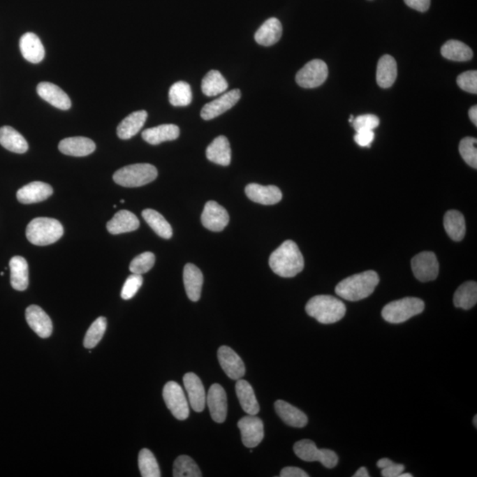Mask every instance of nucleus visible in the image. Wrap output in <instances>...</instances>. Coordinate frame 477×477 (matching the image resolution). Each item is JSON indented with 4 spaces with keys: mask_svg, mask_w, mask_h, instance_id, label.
<instances>
[{
    "mask_svg": "<svg viewBox=\"0 0 477 477\" xmlns=\"http://www.w3.org/2000/svg\"><path fill=\"white\" fill-rule=\"evenodd\" d=\"M269 265L277 275L293 278L304 268V259L295 242L286 241L272 252Z\"/></svg>",
    "mask_w": 477,
    "mask_h": 477,
    "instance_id": "1",
    "label": "nucleus"
},
{
    "mask_svg": "<svg viewBox=\"0 0 477 477\" xmlns=\"http://www.w3.org/2000/svg\"><path fill=\"white\" fill-rule=\"evenodd\" d=\"M379 283L378 273L367 271L348 277L337 285L335 292L349 302H358L372 295Z\"/></svg>",
    "mask_w": 477,
    "mask_h": 477,
    "instance_id": "2",
    "label": "nucleus"
},
{
    "mask_svg": "<svg viewBox=\"0 0 477 477\" xmlns=\"http://www.w3.org/2000/svg\"><path fill=\"white\" fill-rule=\"evenodd\" d=\"M346 306L340 300L331 295H316L306 305V312L323 325L339 322L346 315Z\"/></svg>",
    "mask_w": 477,
    "mask_h": 477,
    "instance_id": "3",
    "label": "nucleus"
},
{
    "mask_svg": "<svg viewBox=\"0 0 477 477\" xmlns=\"http://www.w3.org/2000/svg\"><path fill=\"white\" fill-rule=\"evenodd\" d=\"M64 233V228L58 220L50 218H36L29 223L26 236L29 242L36 246H47L58 242Z\"/></svg>",
    "mask_w": 477,
    "mask_h": 477,
    "instance_id": "4",
    "label": "nucleus"
},
{
    "mask_svg": "<svg viewBox=\"0 0 477 477\" xmlns=\"http://www.w3.org/2000/svg\"><path fill=\"white\" fill-rule=\"evenodd\" d=\"M158 170L149 163H135L125 166L113 175V181L126 188H138L155 181Z\"/></svg>",
    "mask_w": 477,
    "mask_h": 477,
    "instance_id": "5",
    "label": "nucleus"
},
{
    "mask_svg": "<svg viewBox=\"0 0 477 477\" xmlns=\"http://www.w3.org/2000/svg\"><path fill=\"white\" fill-rule=\"evenodd\" d=\"M425 302L416 297H406L388 303L382 310L383 318L391 323H402L425 310Z\"/></svg>",
    "mask_w": 477,
    "mask_h": 477,
    "instance_id": "6",
    "label": "nucleus"
},
{
    "mask_svg": "<svg viewBox=\"0 0 477 477\" xmlns=\"http://www.w3.org/2000/svg\"><path fill=\"white\" fill-rule=\"evenodd\" d=\"M297 457L304 462H319L327 469L335 468L339 462V457L332 450L318 449L316 443L309 439H302L293 446Z\"/></svg>",
    "mask_w": 477,
    "mask_h": 477,
    "instance_id": "7",
    "label": "nucleus"
},
{
    "mask_svg": "<svg viewBox=\"0 0 477 477\" xmlns=\"http://www.w3.org/2000/svg\"><path fill=\"white\" fill-rule=\"evenodd\" d=\"M163 398L166 405L176 419L186 420L189 416L188 399L178 383L170 381L163 389Z\"/></svg>",
    "mask_w": 477,
    "mask_h": 477,
    "instance_id": "8",
    "label": "nucleus"
},
{
    "mask_svg": "<svg viewBox=\"0 0 477 477\" xmlns=\"http://www.w3.org/2000/svg\"><path fill=\"white\" fill-rule=\"evenodd\" d=\"M328 76V68L321 59H313L307 63L296 75V82L304 89L321 86Z\"/></svg>",
    "mask_w": 477,
    "mask_h": 477,
    "instance_id": "9",
    "label": "nucleus"
},
{
    "mask_svg": "<svg viewBox=\"0 0 477 477\" xmlns=\"http://www.w3.org/2000/svg\"><path fill=\"white\" fill-rule=\"evenodd\" d=\"M413 275L420 281L428 282L435 280L439 272L438 258L433 252L425 251L412 259Z\"/></svg>",
    "mask_w": 477,
    "mask_h": 477,
    "instance_id": "10",
    "label": "nucleus"
},
{
    "mask_svg": "<svg viewBox=\"0 0 477 477\" xmlns=\"http://www.w3.org/2000/svg\"><path fill=\"white\" fill-rule=\"evenodd\" d=\"M241 430L243 445L249 448H254L263 441L265 436L263 423L259 417L248 415L242 417L238 422Z\"/></svg>",
    "mask_w": 477,
    "mask_h": 477,
    "instance_id": "11",
    "label": "nucleus"
},
{
    "mask_svg": "<svg viewBox=\"0 0 477 477\" xmlns=\"http://www.w3.org/2000/svg\"><path fill=\"white\" fill-rule=\"evenodd\" d=\"M242 93L240 89H235L220 96L214 101L206 103L201 111V117L205 121H210L228 112L241 99Z\"/></svg>",
    "mask_w": 477,
    "mask_h": 477,
    "instance_id": "12",
    "label": "nucleus"
},
{
    "mask_svg": "<svg viewBox=\"0 0 477 477\" xmlns=\"http://www.w3.org/2000/svg\"><path fill=\"white\" fill-rule=\"evenodd\" d=\"M218 358L220 366L228 375V378L233 380H239L244 376L246 368L241 357H240L228 346H220L218 350Z\"/></svg>",
    "mask_w": 477,
    "mask_h": 477,
    "instance_id": "13",
    "label": "nucleus"
},
{
    "mask_svg": "<svg viewBox=\"0 0 477 477\" xmlns=\"http://www.w3.org/2000/svg\"><path fill=\"white\" fill-rule=\"evenodd\" d=\"M202 223L212 232H221L229 223V214L218 203L210 201L206 203L202 213Z\"/></svg>",
    "mask_w": 477,
    "mask_h": 477,
    "instance_id": "14",
    "label": "nucleus"
},
{
    "mask_svg": "<svg viewBox=\"0 0 477 477\" xmlns=\"http://www.w3.org/2000/svg\"><path fill=\"white\" fill-rule=\"evenodd\" d=\"M206 403L208 404L213 421L218 423L226 421L228 416V397L221 386L214 383L211 386L208 395H206Z\"/></svg>",
    "mask_w": 477,
    "mask_h": 477,
    "instance_id": "15",
    "label": "nucleus"
},
{
    "mask_svg": "<svg viewBox=\"0 0 477 477\" xmlns=\"http://www.w3.org/2000/svg\"><path fill=\"white\" fill-rule=\"evenodd\" d=\"M183 383L193 410L196 412L203 411L206 405V393L201 379L195 373L189 372L183 376Z\"/></svg>",
    "mask_w": 477,
    "mask_h": 477,
    "instance_id": "16",
    "label": "nucleus"
},
{
    "mask_svg": "<svg viewBox=\"0 0 477 477\" xmlns=\"http://www.w3.org/2000/svg\"><path fill=\"white\" fill-rule=\"evenodd\" d=\"M26 320L29 327L40 338L47 339L52 333V322L39 306L31 305L26 309Z\"/></svg>",
    "mask_w": 477,
    "mask_h": 477,
    "instance_id": "17",
    "label": "nucleus"
},
{
    "mask_svg": "<svg viewBox=\"0 0 477 477\" xmlns=\"http://www.w3.org/2000/svg\"><path fill=\"white\" fill-rule=\"evenodd\" d=\"M40 98L54 108L63 110L71 108L72 103L69 96L59 86L48 82H40L36 89Z\"/></svg>",
    "mask_w": 477,
    "mask_h": 477,
    "instance_id": "18",
    "label": "nucleus"
},
{
    "mask_svg": "<svg viewBox=\"0 0 477 477\" xmlns=\"http://www.w3.org/2000/svg\"><path fill=\"white\" fill-rule=\"evenodd\" d=\"M245 193L251 201L263 205H273L281 201L282 193L278 186H262L251 183L246 186Z\"/></svg>",
    "mask_w": 477,
    "mask_h": 477,
    "instance_id": "19",
    "label": "nucleus"
},
{
    "mask_svg": "<svg viewBox=\"0 0 477 477\" xmlns=\"http://www.w3.org/2000/svg\"><path fill=\"white\" fill-rule=\"evenodd\" d=\"M52 193L53 189L47 183L33 182L20 189L16 196H17L20 203H24V205H31V203L45 201Z\"/></svg>",
    "mask_w": 477,
    "mask_h": 477,
    "instance_id": "20",
    "label": "nucleus"
},
{
    "mask_svg": "<svg viewBox=\"0 0 477 477\" xmlns=\"http://www.w3.org/2000/svg\"><path fill=\"white\" fill-rule=\"evenodd\" d=\"M20 50L23 58L34 64H38L45 58V47L41 40L34 33L28 32L22 36L20 39Z\"/></svg>",
    "mask_w": 477,
    "mask_h": 477,
    "instance_id": "21",
    "label": "nucleus"
},
{
    "mask_svg": "<svg viewBox=\"0 0 477 477\" xmlns=\"http://www.w3.org/2000/svg\"><path fill=\"white\" fill-rule=\"evenodd\" d=\"M59 149L63 154L72 156H86L95 152L96 145L91 139L78 136L62 140Z\"/></svg>",
    "mask_w": 477,
    "mask_h": 477,
    "instance_id": "22",
    "label": "nucleus"
},
{
    "mask_svg": "<svg viewBox=\"0 0 477 477\" xmlns=\"http://www.w3.org/2000/svg\"><path fill=\"white\" fill-rule=\"evenodd\" d=\"M183 281H184L186 295L190 301L198 302L201 297L203 284V275L198 267L192 263L186 265L184 272H183Z\"/></svg>",
    "mask_w": 477,
    "mask_h": 477,
    "instance_id": "23",
    "label": "nucleus"
},
{
    "mask_svg": "<svg viewBox=\"0 0 477 477\" xmlns=\"http://www.w3.org/2000/svg\"><path fill=\"white\" fill-rule=\"evenodd\" d=\"M139 226L140 221L138 217L126 210L117 212L106 225L108 232L112 235H121V233L135 231Z\"/></svg>",
    "mask_w": 477,
    "mask_h": 477,
    "instance_id": "24",
    "label": "nucleus"
},
{
    "mask_svg": "<svg viewBox=\"0 0 477 477\" xmlns=\"http://www.w3.org/2000/svg\"><path fill=\"white\" fill-rule=\"evenodd\" d=\"M206 156L210 161L222 166H228L231 163L232 151L228 139L220 135L206 149Z\"/></svg>",
    "mask_w": 477,
    "mask_h": 477,
    "instance_id": "25",
    "label": "nucleus"
},
{
    "mask_svg": "<svg viewBox=\"0 0 477 477\" xmlns=\"http://www.w3.org/2000/svg\"><path fill=\"white\" fill-rule=\"evenodd\" d=\"M274 408L282 421L289 426L303 428L308 423V416L304 413L284 400H277Z\"/></svg>",
    "mask_w": 477,
    "mask_h": 477,
    "instance_id": "26",
    "label": "nucleus"
},
{
    "mask_svg": "<svg viewBox=\"0 0 477 477\" xmlns=\"http://www.w3.org/2000/svg\"><path fill=\"white\" fill-rule=\"evenodd\" d=\"M235 391L243 411L250 416L258 415L260 406L251 385L246 380H237Z\"/></svg>",
    "mask_w": 477,
    "mask_h": 477,
    "instance_id": "27",
    "label": "nucleus"
},
{
    "mask_svg": "<svg viewBox=\"0 0 477 477\" xmlns=\"http://www.w3.org/2000/svg\"><path fill=\"white\" fill-rule=\"evenodd\" d=\"M282 31V24L279 20L270 18L256 32V42L260 45L272 46L281 38Z\"/></svg>",
    "mask_w": 477,
    "mask_h": 477,
    "instance_id": "28",
    "label": "nucleus"
},
{
    "mask_svg": "<svg viewBox=\"0 0 477 477\" xmlns=\"http://www.w3.org/2000/svg\"><path fill=\"white\" fill-rule=\"evenodd\" d=\"M179 135V126L173 124L155 126V128L145 130L142 133L143 140L152 145H158L163 142L173 141V140L178 138Z\"/></svg>",
    "mask_w": 477,
    "mask_h": 477,
    "instance_id": "29",
    "label": "nucleus"
},
{
    "mask_svg": "<svg viewBox=\"0 0 477 477\" xmlns=\"http://www.w3.org/2000/svg\"><path fill=\"white\" fill-rule=\"evenodd\" d=\"M10 272H11V285L17 291H24L29 286V265L26 259L16 256L10 260Z\"/></svg>",
    "mask_w": 477,
    "mask_h": 477,
    "instance_id": "30",
    "label": "nucleus"
},
{
    "mask_svg": "<svg viewBox=\"0 0 477 477\" xmlns=\"http://www.w3.org/2000/svg\"><path fill=\"white\" fill-rule=\"evenodd\" d=\"M147 117H148V113L146 111L131 113L119 123L117 129V135L122 140L132 138L145 124Z\"/></svg>",
    "mask_w": 477,
    "mask_h": 477,
    "instance_id": "31",
    "label": "nucleus"
},
{
    "mask_svg": "<svg viewBox=\"0 0 477 477\" xmlns=\"http://www.w3.org/2000/svg\"><path fill=\"white\" fill-rule=\"evenodd\" d=\"M0 145L9 152L23 154L29 149L26 139L12 126L0 128Z\"/></svg>",
    "mask_w": 477,
    "mask_h": 477,
    "instance_id": "32",
    "label": "nucleus"
},
{
    "mask_svg": "<svg viewBox=\"0 0 477 477\" xmlns=\"http://www.w3.org/2000/svg\"><path fill=\"white\" fill-rule=\"evenodd\" d=\"M397 63L395 59L390 55H383L379 59L378 69H376V82L383 89H388L396 81Z\"/></svg>",
    "mask_w": 477,
    "mask_h": 477,
    "instance_id": "33",
    "label": "nucleus"
},
{
    "mask_svg": "<svg viewBox=\"0 0 477 477\" xmlns=\"http://www.w3.org/2000/svg\"><path fill=\"white\" fill-rule=\"evenodd\" d=\"M443 228L450 238L455 242H460L464 238L466 233V222L464 216L458 211H449L443 218Z\"/></svg>",
    "mask_w": 477,
    "mask_h": 477,
    "instance_id": "34",
    "label": "nucleus"
},
{
    "mask_svg": "<svg viewBox=\"0 0 477 477\" xmlns=\"http://www.w3.org/2000/svg\"><path fill=\"white\" fill-rule=\"evenodd\" d=\"M443 58L453 61H468L473 58V51L464 43L457 40H449L442 46Z\"/></svg>",
    "mask_w": 477,
    "mask_h": 477,
    "instance_id": "35",
    "label": "nucleus"
},
{
    "mask_svg": "<svg viewBox=\"0 0 477 477\" xmlns=\"http://www.w3.org/2000/svg\"><path fill=\"white\" fill-rule=\"evenodd\" d=\"M477 302V284L475 281L465 282L456 290L453 303L456 308L472 309Z\"/></svg>",
    "mask_w": 477,
    "mask_h": 477,
    "instance_id": "36",
    "label": "nucleus"
},
{
    "mask_svg": "<svg viewBox=\"0 0 477 477\" xmlns=\"http://www.w3.org/2000/svg\"><path fill=\"white\" fill-rule=\"evenodd\" d=\"M142 216L156 235L163 239L172 238V226L159 212L155 210L146 209L142 212Z\"/></svg>",
    "mask_w": 477,
    "mask_h": 477,
    "instance_id": "37",
    "label": "nucleus"
},
{
    "mask_svg": "<svg viewBox=\"0 0 477 477\" xmlns=\"http://www.w3.org/2000/svg\"><path fill=\"white\" fill-rule=\"evenodd\" d=\"M228 88V83L221 73L212 70L205 76L202 82V91L207 96L222 94Z\"/></svg>",
    "mask_w": 477,
    "mask_h": 477,
    "instance_id": "38",
    "label": "nucleus"
},
{
    "mask_svg": "<svg viewBox=\"0 0 477 477\" xmlns=\"http://www.w3.org/2000/svg\"><path fill=\"white\" fill-rule=\"evenodd\" d=\"M173 476L175 477H201L199 467L189 456H179L173 463Z\"/></svg>",
    "mask_w": 477,
    "mask_h": 477,
    "instance_id": "39",
    "label": "nucleus"
},
{
    "mask_svg": "<svg viewBox=\"0 0 477 477\" xmlns=\"http://www.w3.org/2000/svg\"><path fill=\"white\" fill-rule=\"evenodd\" d=\"M169 101L173 106H186L192 101L191 88L188 82L175 83L169 91Z\"/></svg>",
    "mask_w": 477,
    "mask_h": 477,
    "instance_id": "40",
    "label": "nucleus"
},
{
    "mask_svg": "<svg viewBox=\"0 0 477 477\" xmlns=\"http://www.w3.org/2000/svg\"><path fill=\"white\" fill-rule=\"evenodd\" d=\"M138 464L142 477H160L159 466L154 455L149 449H142L139 453Z\"/></svg>",
    "mask_w": 477,
    "mask_h": 477,
    "instance_id": "41",
    "label": "nucleus"
},
{
    "mask_svg": "<svg viewBox=\"0 0 477 477\" xmlns=\"http://www.w3.org/2000/svg\"><path fill=\"white\" fill-rule=\"evenodd\" d=\"M108 327V321L103 316H100L92 323L89 327L88 332H87L83 346L85 348H94L98 344L100 340L102 339L103 335L106 331Z\"/></svg>",
    "mask_w": 477,
    "mask_h": 477,
    "instance_id": "42",
    "label": "nucleus"
},
{
    "mask_svg": "<svg viewBox=\"0 0 477 477\" xmlns=\"http://www.w3.org/2000/svg\"><path fill=\"white\" fill-rule=\"evenodd\" d=\"M477 140L474 138H465L459 145L460 156L471 168H477Z\"/></svg>",
    "mask_w": 477,
    "mask_h": 477,
    "instance_id": "43",
    "label": "nucleus"
},
{
    "mask_svg": "<svg viewBox=\"0 0 477 477\" xmlns=\"http://www.w3.org/2000/svg\"><path fill=\"white\" fill-rule=\"evenodd\" d=\"M155 256L152 252L142 253L130 263L129 270L133 274H145L155 265Z\"/></svg>",
    "mask_w": 477,
    "mask_h": 477,
    "instance_id": "44",
    "label": "nucleus"
},
{
    "mask_svg": "<svg viewBox=\"0 0 477 477\" xmlns=\"http://www.w3.org/2000/svg\"><path fill=\"white\" fill-rule=\"evenodd\" d=\"M379 123V117L373 115H365L353 119L352 125L356 132L368 131V130L373 131L376 128H378Z\"/></svg>",
    "mask_w": 477,
    "mask_h": 477,
    "instance_id": "45",
    "label": "nucleus"
},
{
    "mask_svg": "<svg viewBox=\"0 0 477 477\" xmlns=\"http://www.w3.org/2000/svg\"><path fill=\"white\" fill-rule=\"evenodd\" d=\"M143 279L142 275L133 274L126 279L124 286L122 290V298L124 300L132 299L136 295L138 290L141 288Z\"/></svg>",
    "mask_w": 477,
    "mask_h": 477,
    "instance_id": "46",
    "label": "nucleus"
},
{
    "mask_svg": "<svg viewBox=\"0 0 477 477\" xmlns=\"http://www.w3.org/2000/svg\"><path fill=\"white\" fill-rule=\"evenodd\" d=\"M457 85L462 91L476 94L477 72L476 70H474V71H467L460 75L458 78H457Z\"/></svg>",
    "mask_w": 477,
    "mask_h": 477,
    "instance_id": "47",
    "label": "nucleus"
},
{
    "mask_svg": "<svg viewBox=\"0 0 477 477\" xmlns=\"http://www.w3.org/2000/svg\"><path fill=\"white\" fill-rule=\"evenodd\" d=\"M381 469V475L383 477H399L400 474L404 471L405 467L404 465L393 462L392 460L388 465Z\"/></svg>",
    "mask_w": 477,
    "mask_h": 477,
    "instance_id": "48",
    "label": "nucleus"
},
{
    "mask_svg": "<svg viewBox=\"0 0 477 477\" xmlns=\"http://www.w3.org/2000/svg\"><path fill=\"white\" fill-rule=\"evenodd\" d=\"M374 132L370 131V130H368V131H360L356 132L355 141L357 145L361 147H369L370 145H372L373 140H374Z\"/></svg>",
    "mask_w": 477,
    "mask_h": 477,
    "instance_id": "49",
    "label": "nucleus"
},
{
    "mask_svg": "<svg viewBox=\"0 0 477 477\" xmlns=\"http://www.w3.org/2000/svg\"><path fill=\"white\" fill-rule=\"evenodd\" d=\"M406 6L419 12H426L430 8V0H404Z\"/></svg>",
    "mask_w": 477,
    "mask_h": 477,
    "instance_id": "50",
    "label": "nucleus"
},
{
    "mask_svg": "<svg viewBox=\"0 0 477 477\" xmlns=\"http://www.w3.org/2000/svg\"><path fill=\"white\" fill-rule=\"evenodd\" d=\"M280 476L281 477H309L308 474H307L304 470L299 468H295V467H286L281 470L280 472Z\"/></svg>",
    "mask_w": 477,
    "mask_h": 477,
    "instance_id": "51",
    "label": "nucleus"
},
{
    "mask_svg": "<svg viewBox=\"0 0 477 477\" xmlns=\"http://www.w3.org/2000/svg\"><path fill=\"white\" fill-rule=\"evenodd\" d=\"M470 119L474 123V125L477 126V106L474 105L470 108L469 112Z\"/></svg>",
    "mask_w": 477,
    "mask_h": 477,
    "instance_id": "52",
    "label": "nucleus"
},
{
    "mask_svg": "<svg viewBox=\"0 0 477 477\" xmlns=\"http://www.w3.org/2000/svg\"><path fill=\"white\" fill-rule=\"evenodd\" d=\"M353 476V477H369V475L368 470H367L365 467H362V468H360L358 470H357L356 473Z\"/></svg>",
    "mask_w": 477,
    "mask_h": 477,
    "instance_id": "53",
    "label": "nucleus"
},
{
    "mask_svg": "<svg viewBox=\"0 0 477 477\" xmlns=\"http://www.w3.org/2000/svg\"><path fill=\"white\" fill-rule=\"evenodd\" d=\"M412 476H413L412 474H409V473H404V474L402 473L399 476V477H412Z\"/></svg>",
    "mask_w": 477,
    "mask_h": 477,
    "instance_id": "54",
    "label": "nucleus"
},
{
    "mask_svg": "<svg viewBox=\"0 0 477 477\" xmlns=\"http://www.w3.org/2000/svg\"><path fill=\"white\" fill-rule=\"evenodd\" d=\"M474 425H475V427L476 428V427H477V416H475V417H474Z\"/></svg>",
    "mask_w": 477,
    "mask_h": 477,
    "instance_id": "55",
    "label": "nucleus"
},
{
    "mask_svg": "<svg viewBox=\"0 0 477 477\" xmlns=\"http://www.w3.org/2000/svg\"><path fill=\"white\" fill-rule=\"evenodd\" d=\"M353 119H355V118H353V115L350 116L349 122H351V123H352L353 121Z\"/></svg>",
    "mask_w": 477,
    "mask_h": 477,
    "instance_id": "56",
    "label": "nucleus"
},
{
    "mask_svg": "<svg viewBox=\"0 0 477 477\" xmlns=\"http://www.w3.org/2000/svg\"><path fill=\"white\" fill-rule=\"evenodd\" d=\"M121 203H125V200H123V199L121 200Z\"/></svg>",
    "mask_w": 477,
    "mask_h": 477,
    "instance_id": "57",
    "label": "nucleus"
}]
</instances>
